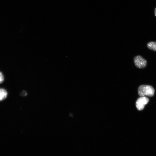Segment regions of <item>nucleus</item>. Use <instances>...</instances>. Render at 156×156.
Returning a JSON list of instances; mask_svg holds the SVG:
<instances>
[{"label":"nucleus","mask_w":156,"mask_h":156,"mask_svg":"<svg viewBox=\"0 0 156 156\" xmlns=\"http://www.w3.org/2000/svg\"><path fill=\"white\" fill-rule=\"evenodd\" d=\"M155 90L151 86L142 85L140 86L138 88V94L141 96H153Z\"/></svg>","instance_id":"nucleus-1"},{"label":"nucleus","mask_w":156,"mask_h":156,"mask_svg":"<svg viewBox=\"0 0 156 156\" xmlns=\"http://www.w3.org/2000/svg\"><path fill=\"white\" fill-rule=\"evenodd\" d=\"M133 62L135 66L139 68H144L147 66L146 60L140 55L135 56L133 58Z\"/></svg>","instance_id":"nucleus-2"},{"label":"nucleus","mask_w":156,"mask_h":156,"mask_svg":"<svg viewBox=\"0 0 156 156\" xmlns=\"http://www.w3.org/2000/svg\"><path fill=\"white\" fill-rule=\"evenodd\" d=\"M149 99L145 96H141L137 100L136 103V106L139 110H142L145 105L148 102Z\"/></svg>","instance_id":"nucleus-3"},{"label":"nucleus","mask_w":156,"mask_h":156,"mask_svg":"<svg viewBox=\"0 0 156 156\" xmlns=\"http://www.w3.org/2000/svg\"><path fill=\"white\" fill-rule=\"evenodd\" d=\"M8 95L7 91L4 88H0V102L5 100Z\"/></svg>","instance_id":"nucleus-4"},{"label":"nucleus","mask_w":156,"mask_h":156,"mask_svg":"<svg viewBox=\"0 0 156 156\" xmlns=\"http://www.w3.org/2000/svg\"><path fill=\"white\" fill-rule=\"evenodd\" d=\"M147 47L149 49L156 51V42L151 41L147 44Z\"/></svg>","instance_id":"nucleus-5"},{"label":"nucleus","mask_w":156,"mask_h":156,"mask_svg":"<svg viewBox=\"0 0 156 156\" xmlns=\"http://www.w3.org/2000/svg\"><path fill=\"white\" fill-rule=\"evenodd\" d=\"M28 93L25 90H23L20 94V95L21 96L25 97L27 95Z\"/></svg>","instance_id":"nucleus-6"},{"label":"nucleus","mask_w":156,"mask_h":156,"mask_svg":"<svg viewBox=\"0 0 156 156\" xmlns=\"http://www.w3.org/2000/svg\"><path fill=\"white\" fill-rule=\"evenodd\" d=\"M4 80V77L2 73L0 71V84L2 83Z\"/></svg>","instance_id":"nucleus-7"},{"label":"nucleus","mask_w":156,"mask_h":156,"mask_svg":"<svg viewBox=\"0 0 156 156\" xmlns=\"http://www.w3.org/2000/svg\"><path fill=\"white\" fill-rule=\"evenodd\" d=\"M155 16H156V8H155Z\"/></svg>","instance_id":"nucleus-8"}]
</instances>
